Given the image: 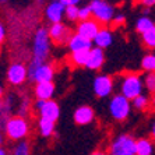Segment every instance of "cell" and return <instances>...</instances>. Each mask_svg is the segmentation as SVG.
Masks as SVG:
<instances>
[{
  "instance_id": "1",
  "label": "cell",
  "mask_w": 155,
  "mask_h": 155,
  "mask_svg": "<svg viewBox=\"0 0 155 155\" xmlns=\"http://www.w3.org/2000/svg\"><path fill=\"white\" fill-rule=\"evenodd\" d=\"M51 43L52 41L48 34V28L41 27L36 29L32 38V58L28 63V78L39 66L46 63L51 53Z\"/></svg>"
},
{
  "instance_id": "2",
  "label": "cell",
  "mask_w": 155,
  "mask_h": 155,
  "mask_svg": "<svg viewBox=\"0 0 155 155\" xmlns=\"http://www.w3.org/2000/svg\"><path fill=\"white\" fill-rule=\"evenodd\" d=\"M119 94L133 101L134 98L144 94V80L138 73L129 71L119 76Z\"/></svg>"
},
{
  "instance_id": "3",
  "label": "cell",
  "mask_w": 155,
  "mask_h": 155,
  "mask_svg": "<svg viewBox=\"0 0 155 155\" xmlns=\"http://www.w3.org/2000/svg\"><path fill=\"white\" fill-rule=\"evenodd\" d=\"M4 134L11 141H24L29 134V122L27 117L22 116H11L10 119L4 122Z\"/></svg>"
},
{
  "instance_id": "4",
  "label": "cell",
  "mask_w": 155,
  "mask_h": 155,
  "mask_svg": "<svg viewBox=\"0 0 155 155\" xmlns=\"http://www.w3.org/2000/svg\"><path fill=\"white\" fill-rule=\"evenodd\" d=\"M137 140L129 133H120L110 140L108 145V155H136Z\"/></svg>"
},
{
  "instance_id": "5",
  "label": "cell",
  "mask_w": 155,
  "mask_h": 155,
  "mask_svg": "<svg viewBox=\"0 0 155 155\" xmlns=\"http://www.w3.org/2000/svg\"><path fill=\"white\" fill-rule=\"evenodd\" d=\"M109 115L116 122H126L131 113V101L122 94H113L108 105Z\"/></svg>"
},
{
  "instance_id": "6",
  "label": "cell",
  "mask_w": 155,
  "mask_h": 155,
  "mask_svg": "<svg viewBox=\"0 0 155 155\" xmlns=\"http://www.w3.org/2000/svg\"><path fill=\"white\" fill-rule=\"evenodd\" d=\"M88 6L92 13V18L97 22H99L104 27L112 24V20L116 14L115 6L112 3H109L106 0H91Z\"/></svg>"
},
{
  "instance_id": "7",
  "label": "cell",
  "mask_w": 155,
  "mask_h": 155,
  "mask_svg": "<svg viewBox=\"0 0 155 155\" xmlns=\"http://www.w3.org/2000/svg\"><path fill=\"white\" fill-rule=\"evenodd\" d=\"M34 108L38 112L41 119H46L56 123L60 117V106L54 99H49V101L36 99L35 104H34Z\"/></svg>"
},
{
  "instance_id": "8",
  "label": "cell",
  "mask_w": 155,
  "mask_h": 155,
  "mask_svg": "<svg viewBox=\"0 0 155 155\" xmlns=\"http://www.w3.org/2000/svg\"><path fill=\"white\" fill-rule=\"evenodd\" d=\"M7 81L13 87H20L28 80V64L22 61H13L7 69Z\"/></svg>"
},
{
  "instance_id": "9",
  "label": "cell",
  "mask_w": 155,
  "mask_h": 155,
  "mask_svg": "<svg viewBox=\"0 0 155 155\" xmlns=\"http://www.w3.org/2000/svg\"><path fill=\"white\" fill-rule=\"evenodd\" d=\"M115 90V80L108 74H98L92 81V91L95 97L98 98H108L113 95Z\"/></svg>"
},
{
  "instance_id": "10",
  "label": "cell",
  "mask_w": 155,
  "mask_h": 155,
  "mask_svg": "<svg viewBox=\"0 0 155 155\" xmlns=\"http://www.w3.org/2000/svg\"><path fill=\"white\" fill-rule=\"evenodd\" d=\"M48 34L54 45H67L74 32H71L70 27L66 25L64 22H56L49 25Z\"/></svg>"
},
{
  "instance_id": "11",
  "label": "cell",
  "mask_w": 155,
  "mask_h": 155,
  "mask_svg": "<svg viewBox=\"0 0 155 155\" xmlns=\"http://www.w3.org/2000/svg\"><path fill=\"white\" fill-rule=\"evenodd\" d=\"M64 11L66 6L61 2H49L45 6L43 15H45V18H46V21L49 24H56V22H63Z\"/></svg>"
},
{
  "instance_id": "12",
  "label": "cell",
  "mask_w": 155,
  "mask_h": 155,
  "mask_svg": "<svg viewBox=\"0 0 155 155\" xmlns=\"http://www.w3.org/2000/svg\"><path fill=\"white\" fill-rule=\"evenodd\" d=\"M101 27H102L101 24L95 21L94 18H90V20H87V21L77 22L76 28H74V32L84 36V38H87V39L92 41L95 36H97V34L99 32Z\"/></svg>"
},
{
  "instance_id": "13",
  "label": "cell",
  "mask_w": 155,
  "mask_h": 155,
  "mask_svg": "<svg viewBox=\"0 0 155 155\" xmlns=\"http://www.w3.org/2000/svg\"><path fill=\"white\" fill-rule=\"evenodd\" d=\"M95 119V110L90 105H81L73 113V120L78 126H87L91 124Z\"/></svg>"
},
{
  "instance_id": "14",
  "label": "cell",
  "mask_w": 155,
  "mask_h": 155,
  "mask_svg": "<svg viewBox=\"0 0 155 155\" xmlns=\"http://www.w3.org/2000/svg\"><path fill=\"white\" fill-rule=\"evenodd\" d=\"M54 77V67L49 63H43L42 66H39L38 69L34 71V74L29 77L31 81H35L36 84L38 83H51L53 81Z\"/></svg>"
},
{
  "instance_id": "15",
  "label": "cell",
  "mask_w": 155,
  "mask_h": 155,
  "mask_svg": "<svg viewBox=\"0 0 155 155\" xmlns=\"http://www.w3.org/2000/svg\"><path fill=\"white\" fill-rule=\"evenodd\" d=\"M105 63V51L101 49V48L94 46L90 51V54H88V60H87L85 69L88 70H101L102 66Z\"/></svg>"
},
{
  "instance_id": "16",
  "label": "cell",
  "mask_w": 155,
  "mask_h": 155,
  "mask_svg": "<svg viewBox=\"0 0 155 155\" xmlns=\"http://www.w3.org/2000/svg\"><path fill=\"white\" fill-rule=\"evenodd\" d=\"M67 48H69L70 53H73V52H81V51H91L94 48V43H92V41L87 39V38L74 32L73 36L70 38L69 43H67Z\"/></svg>"
},
{
  "instance_id": "17",
  "label": "cell",
  "mask_w": 155,
  "mask_h": 155,
  "mask_svg": "<svg viewBox=\"0 0 155 155\" xmlns=\"http://www.w3.org/2000/svg\"><path fill=\"white\" fill-rule=\"evenodd\" d=\"M54 91H56V87H54L53 81L51 83H38L34 87V95H35L36 99H41V101H49L54 97Z\"/></svg>"
},
{
  "instance_id": "18",
  "label": "cell",
  "mask_w": 155,
  "mask_h": 155,
  "mask_svg": "<svg viewBox=\"0 0 155 155\" xmlns=\"http://www.w3.org/2000/svg\"><path fill=\"white\" fill-rule=\"evenodd\" d=\"M94 46L101 48V49H106L113 43V31L109 27H101L99 32L97 34L94 39H92Z\"/></svg>"
},
{
  "instance_id": "19",
  "label": "cell",
  "mask_w": 155,
  "mask_h": 155,
  "mask_svg": "<svg viewBox=\"0 0 155 155\" xmlns=\"http://www.w3.org/2000/svg\"><path fill=\"white\" fill-rule=\"evenodd\" d=\"M155 144L151 138L141 137L136 143V155H154Z\"/></svg>"
},
{
  "instance_id": "20",
  "label": "cell",
  "mask_w": 155,
  "mask_h": 155,
  "mask_svg": "<svg viewBox=\"0 0 155 155\" xmlns=\"http://www.w3.org/2000/svg\"><path fill=\"white\" fill-rule=\"evenodd\" d=\"M38 131H39V134L43 138L52 137L56 133V123L39 117V120H38Z\"/></svg>"
},
{
  "instance_id": "21",
  "label": "cell",
  "mask_w": 155,
  "mask_h": 155,
  "mask_svg": "<svg viewBox=\"0 0 155 155\" xmlns=\"http://www.w3.org/2000/svg\"><path fill=\"white\" fill-rule=\"evenodd\" d=\"M155 27V21L152 20L150 15H141V17L137 18V21H136V25H134V28H136V31H137V34H140V35H143L144 32H147V31H150L151 28H154Z\"/></svg>"
},
{
  "instance_id": "22",
  "label": "cell",
  "mask_w": 155,
  "mask_h": 155,
  "mask_svg": "<svg viewBox=\"0 0 155 155\" xmlns=\"http://www.w3.org/2000/svg\"><path fill=\"white\" fill-rule=\"evenodd\" d=\"M90 51H81V52H73L69 54V60L74 67H85L87 60H88Z\"/></svg>"
},
{
  "instance_id": "23",
  "label": "cell",
  "mask_w": 155,
  "mask_h": 155,
  "mask_svg": "<svg viewBox=\"0 0 155 155\" xmlns=\"http://www.w3.org/2000/svg\"><path fill=\"white\" fill-rule=\"evenodd\" d=\"M131 106L138 112H147L151 108V98H148L145 94H141L131 101Z\"/></svg>"
},
{
  "instance_id": "24",
  "label": "cell",
  "mask_w": 155,
  "mask_h": 155,
  "mask_svg": "<svg viewBox=\"0 0 155 155\" xmlns=\"http://www.w3.org/2000/svg\"><path fill=\"white\" fill-rule=\"evenodd\" d=\"M14 112V99L13 97L8 95L6 99H2V112H0V116H2V119L6 122L7 119H10L11 113Z\"/></svg>"
},
{
  "instance_id": "25",
  "label": "cell",
  "mask_w": 155,
  "mask_h": 155,
  "mask_svg": "<svg viewBox=\"0 0 155 155\" xmlns=\"http://www.w3.org/2000/svg\"><path fill=\"white\" fill-rule=\"evenodd\" d=\"M141 70L145 71L147 74L155 73V53H147L144 58L141 59Z\"/></svg>"
},
{
  "instance_id": "26",
  "label": "cell",
  "mask_w": 155,
  "mask_h": 155,
  "mask_svg": "<svg viewBox=\"0 0 155 155\" xmlns=\"http://www.w3.org/2000/svg\"><path fill=\"white\" fill-rule=\"evenodd\" d=\"M141 42L148 51H155V27L141 35Z\"/></svg>"
},
{
  "instance_id": "27",
  "label": "cell",
  "mask_w": 155,
  "mask_h": 155,
  "mask_svg": "<svg viewBox=\"0 0 155 155\" xmlns=\"http://www.w3.org/2000/svg\"><path fill=\"white\" fill-rule=\"evenodd\" d=\"M31 108H32V102H31V99L27 98V97L21 98L20 102H18V106H17V115L22 116V117H27L28 113H29V110H31Z\"/></svg>"
},
{
  "instance_id": "28",
  "label": "cell",
  "mask_w": 155,
  "mask_h": 155,
  "mask_svg": "<svg viewBox=\"0 0 155 155\" xmlns=\"http://www.w3.org/2000/svg\"><path fill=\"white\" fill-rule=\"evenodd\" d=\"M11 155H31V147H29L28 141H18L14 145Z\"/></svg>"
},
{
  "instance_id": "29",
  "label": "cell",
  "mask_w": 155,
  "mask_h": 155,
  "mask_svg": "<svg viewBox=\"0 0 155 155\" xmlns=\"http://www.w3.org/2000/svg\"><path fill=\"white\" fill-rule=\"evenodd\" d=\"M64 17L69 22L78 21V7H76V6H69V7H66Z\"/></svg>"
},
{
  "instance_id": "30",
  "label": "cell",
  "mask_w": 155,
  "mask_h": 155,
  "mask_svg": "<svg viewBox=\"0 0 155 155\" xmlns=\"http://www.w3.org/2000/svg\"><path fill=\"white\" fill-rule=\"evenodd\" d=\"M144 88L151 95H155V73L147 74L144 77Z\"/></svg>"
},
{
  "instance_id": "31",
  "label": "cell",
  "mask_w": 155,
  "mask_h": 155,
  "mask_svg": "<svg viewBox=\"0 0 155 155\" xmlns=\"http://www.w3.org/2000/svg\"><path fill=\"white\" fill-rule=\"evenodd\" d=\"M92 18V13H91V8L88 4L85 6H80L78 7V21H87Z\"/></svg>"
},
{
  "instance_id": "32",
  "label": "cell",
  "mask_w": 155,
  "mask_h": 155,
  "mask_svg": "<svg viewBox=\"0 0 155 155\" xmlns=\"http://www.w3.org/2000/svg\"><path fill=\"white\" fill-rule=\"evenodd\" d=\"M126 22V15L123 14V13H116L115 14V17H113V20H112V24L115 27H120V25H123Z\"/></svg>"
},
{
  "instance_id": "33",
  "label": "cell",
  "mask_w": 155,
  "mask_h": 155,
  "mask_svg": "<svg viewBox=\"0 0 155 155\" xmlns=\"http://www.w3.org/2000/svg\"><path fill=\"white\" fill-rule=\"evenodd\" d=\"M137 3L145 8H151L155 6V0H137Z\"/></svg>"
},
{
  "instance_id": "34",
  "label": "cell",
  "mask_w": 155,
  "mask_h": 155,
  "mask_svg": "<svg viewBox=\"0 0 155 155\" xmlns=\"http://www.w3.org/2000/svg\"><path fill=\"white\" fill-rule=\"evenodd\" d=\"M81 2H83V0H61V3L64 4L66 7H69V6H76V7H80Z\"/></svg>"
},
{
  "instance_id": "35",
  "label": "cell",
  "mask_w": 155,
  "mask_h": 155,
  "mask_svg": "<svg viewBox=\"0 0 155 155\" xmlns=\"http://www.w3.org/2000/svg\"><path fill=\"white\" fill-rule=\"evenodd\" d=\"M6 35H7V31H6V27L2 21H0V45L6 41Z\"/></svg>"
},
{
  "instance_id": "36",
  "label": "cell",
  "mask_w": 155,
  "mask_h": 155,
  "mask_svg": "<svg viewBox=\"0 0 155 155\" xmlns=\"http://www.w3.org/2000/svg\"><path fill=\"white\" fill-rule=\"evenodd\" d=\"M90 155H108V152L104 151V150H95V151H92Z\"/></svg>"
},
{
  "instance_id": "37",
  "label": "cell",
  "mask_w": 155,
  "mask_h": 155,
  "mask_svg": "<svg viewBox=\"0 0 155 155\" xmlns=\"http://www.w3.org/2000/svg\"><path fill=\"white\" fill-rule=\"evenodd\" d=\"M151 140L155 143V122L152 123V126H151Z\"/></svg>"
},
{
  "instance_id": "38",
  "label": "cell",
  "mask_w": 155,
  "mask_h": 155,
  "mask_svg": "<svg viewBox=\"0 0 155 155\" xmlns=\"http://www.w3.org/2000/svg\"><path fill=\"white\" fill-rule=\"evenodd\" d=\"M151 109L155 112V95H152V98H151Z\"/></svg>"
},
{
  "instance_id": "39",
  "label": "cell",
  "mask_w": 155,
  "mask_h": 155,
  "mask_svg": "<svg viewBox=\"0 0 155 155\" xmlns=\"http://www.w3.org/2000/svg\"><path fill=\"white\" fill-rule=\"evenodd\" d=\"M3 97H4V88H3V85L0 84V101L3 99Z\"/></svg>"
},
{
  "instance_id": "40",
  "label": "cell",
  "mask_w": 155,
  "mask_h": 155,
  "mask_svg": "<svg viewBox=\"0 0 155 155\" xmlns=\"http://www.w3.org/2000/svg\"><path fill=\"white\" fill-rule=\"evenodd\" d=\"M0 155H8L7 150H6V148H3V147H0Z\"/></svg>"
},
{
  "instance_id": "41",
  "label": "cell",
  "mask_w": 155,
  "mask_h": 155,
  "mask_svg": "<svg viewBox=\"0 0 155 155\" xmlns=\"http://www.w3.org/2000/svg\"><path fill=\"white\" fill-rule=\"evenodd\" d=\"M4 127V120L2 119V116H0V133H2V130H3Z\"/></svg>"
},
{
  "instance_id": "42",
  "label": "cell",
  "mask_w": 155,
  "mask_h": 155,
  "mask_svg": "<svg viewBox=\"0 0 155 155\" xmlns=\"http://www.w3.org/2000/svg\"><path fill=\"white\" fill-rule=\"evenodd\" d=\"M2 145H3V134L0 133V147H2Z\"/></svg>"
},
{
  "instance_id": "43",
  "label": "cell",
  "mask_w": 155,
  "mask_h": 155,
  "mask_svg": "<svg viewBox=\"0 0 155 155\" xmlns=\"http://www.w3.org/2000/svg\"><path fill=\"white\" fill-rule=\"evenodd\" d=\"M10 0H0V4H6V3H8Z\"/></svg>"
},
{
  "instance_id": "44",
  "label": "cell",
  "mask_w": 155,
  "mask_h": 155,
  "mask_svg": "<svg viewBox=\"0 0 155 155\" xmlns=\"http://www.w3.org/2000/svg\"><path fill=\"white\" fill-rule=\"evenodd\" d=\"M43 2H45V0H36V3H38V4H42Z\"/></svg>"
},
{
  "instance_id": "45",
  "label": "cell",
  "mask_w": 155,
  "mask_h": 155,
  "mask_svg": "<svg viewBox=\"0 0 155 155\" xmlns=\"http://www.w3.org/2000/svg\"><path fill=\"white\" fill-rule=\"evenodd\" d=\"M0 112H2V101H0Z\"/></svg>"
},
{
  "instance_id": "46",
  "label": "cell",
  "mask_w": 155,
  "mask_h": 155,
  "mask_svg": "<svg viewBox=\"0 0 155 155\" xmlns=\"http://www.w3.org/2000/svg\"><path fill=\"white\" fill-rule=\"evenodd\" d=\"M51 2H61V0H51Z\"/></svg>"
},
{
  "instance_id": "47",
  "label": "cell",
  "mask_w": 155,
  "mask_h": 155,
  "mask_svg": "<svg viewBox=\"0 0 155 155\" xmlns=\"http://www.w3.org/2000/svg\"><path fill=\"white\" fill-rule=\"evenodd\" d=\"M106 2H108V0H106Z\"/></svg>"
}]
</instances>
